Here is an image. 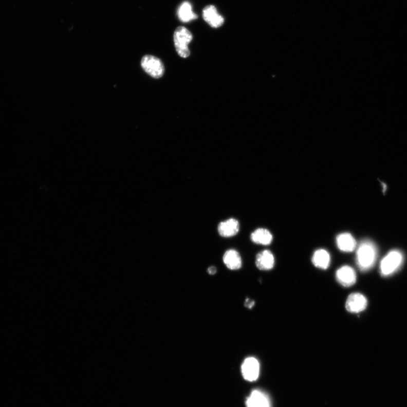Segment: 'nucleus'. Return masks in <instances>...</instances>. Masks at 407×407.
<instances>
[{"label": "nucleus", "instance_id": "0eeeda50", "mask_svg": "<svg viewBox=\"0 0 407 407\" xmlns=\"http://www.w3.org/2000/svg\"><path fill=\"white\" fill-rule=\"evenodd\" d=\"M202 17L211 27L217 28L224 24V17L218 13L216 8L213 5H208L203 9Z\"/></svg>", "mask_w": 407, "mask_h": 407}, {"label": "nucleus", "instance_id": "f8f14e48", "mask_svg": "<svg viewBox=\"0 0 407 407\" xmlns=\"http://www.w3.org/2000/svg\"><path fill=\"white\" fill-rule=\"evenodd\" d=\"M337 245L341 251L344 252H350L355 250L356 242L349 233H343L339 234L336 239Z\"/></svg>", "mask_w": 407, "mask_h": 407}, {"label": "nucleus", "instance_id": "4468645a", "mask_svg": "<svg viewBox=\"0 0 407 407\" xmlns=\"http://www.w3.org/2000/svg\"><path fill=\"white\" fill-rule=\"evenodd\" d=\"M179 20L183 23H188L196 20L198 16L192 11L191 4L188 2L181 4L177 10Z\"/></svg>", "mask_w": 407, "mask_h": 407}, {"label": "nucleus", "instance_id": "39448f33", "mask_svg": "<svg viewBox=\"0 0 407 407\" xmlns=\"http://www.w3.org/2000/svg\"><path fill=\"white\" fill-rule=\"evenodd\" d=\"M242 373L246 380L251 382L256 381L260 373L258 361L253 357L246 359L242 365Z\"/></svg>", "mask_w": 407, "mask_h": 407}, {"label": "nucleus", "instance_id": "6e6552de", "mask_svg": "<svg viewBox=\"0 0 407 407\" xmlns=\"http://www.w3.org/2000/svg\"><path fill=\"white\" fill-rule=\"evenodd\" d=\"M336 279L339 284L345 287L353 286L357 279L355 270L349 266H343L336 272Z\"/></svg>", "mask_w": 407, "mask_h": 407}, {"label": "nucleus", "instance_id": "ddd939ff", "mask_svg": "<svg viewBox=\"0 0 407 407\" xmlns=\"http://www.w3.org/2000/svg\"><path fill=\"white\" fill-rule=\"evenodd\" d=\"M223 261L226 267L230 270H238L242 267V262L238 252L234 250L226 251L224 255Z\"/></svg>", "mask_w": 407, "mask_h": 407}, {"label": "nucleus", "instance_id": "2eb2a0df", "mask_svg": "<svg viewBox=\"0 0 407 407\" xmlns=\"http://www.w3.org/2000/svg\"><path fill=\"white\" fill-rule=\"evenodd\" d=\"M312 263L316 267L325 270L329 268L330 265V254L322 249L317 250L313 254Z\"/></svg>", "mask_w": 407, "mask_h": 407}, {"label": "nucleus", "instance_id": "423d86ee", "mask_svg": "<svg viewBox=\"0 0 407 407\" xmlns=\"http://www.w3.org/2000/svg\"><path fill=\"white\" fill-rule=\"evenodd\" d=\"M367 305V299L360 293L350 294L346 302V308L350 313H357L363 312Z\"/></svg>", "mask_w": 407, "mask_h": 407}, {"label": "nucleus", "instance_id": "20e7f679", "mask_svg": "<svg viewBox=\"0 0 407 407\" xmlns=\"http://www.w3.org/2000/svg\"><path fill=\"white\" fill-rule=\"evenodd\" d=\"M141 66L149 75L156 79L162 77L165 71L162 62L151 55L143 57L141 61Z\"/></svg>", "mask_w": 407, "mask_h": 407}, {"label": "nucleus", "instance_id": "f257e3e1", "mask_svg": "<svg viewBox=\"0 0 407 407\" xmlns=\"http://www.w3.org/2000/svg\"><path fill=\"white\" fill-rule=\"evenodd\" d=\"M377 249L370 241L362 242L356 253V263L361 271L370 270L374 266L377 258Z\"/></svg>", "mask_w": 407, "mask_h": 407}, {"label": "nucleus", "instance_id": "1a4fd4ad", "mask_svg": "<svg viewBox=\"0 0 407 407\" xmlns=\"http://www.w3.org/2000/svg\"><path fill=\"white\" fill-rule=\"evenodd\" d=\"M240 225L238 220L230 218L220 223L218 226L219 234L224 237H230L236 235L239 231Z\"/></svg>", "mask_w": 407, "mask_h": 407}, {"label": "nucleus", "instance_id": "9b49d317", "mask_svg": "<svg viewBox=\"0 0 407 407\" xmlns=\"http://www.w3.org/2000/svg\"><path fill=\"white\" fill-rule=\"evenodd\" d=\"M247 407H270L267 395L259 390H254L246 401Z\"/></svg>", "mask_w": 407, "mask_h": 407}, {"label": "nucleus", "instance_id": "a211bd4d", "mask_svg": "<svg viewBox=\"0 0 407 407\" xmlns=\"http://www.w3.org/2000/svg\"><path fill=\"white\" fill-rule=\"evenodd\" d=\"M217 272V269L214 267H211L208 269V273L210 275H214Z\"/></svg>", "mask_w": 407, "mask_h": 407}, {"label": "nucleus", "instance_id": "dca6fc26", "mask_svg": "<svg viewBox=\"0 0 407 407\" xmlns=\"http://www.w3.org/2000/svg\"><path fill=\"white\" fill-rule=\"evenodd\" d=\"M251 239L256 244L268 245L272 242L273 236L267 229L261 228L253 232Z\"/></svg>", "mask_w": 407, "mask_h": 407}, {"label": "nucleus", "instance_id": "f03ea898", "mask_svg": "<svg viewBox=\"0 0 407 407\" xmlns=\"http://www.w3.org/2000/svg\"><path fill=\"white\" fill-rule=\"evenodd\" d=\"M191 32L183 26L177 28L174 33V43L177 52L181 58H187L190 55L188 45L192 41Z\"/></svg>", "mask_w": 407, "mask_h": 407}, {"label": "nucleus", "instance_id": "9d476101", "mask_svg": "<svg viewBox=\"0 0 407 407\" xmlns=\"http://www.w3.org/2000/svg\"><path fill=\"white\" fill-rule=\"evenodd\" d=\"M274 257L272 253L264 250L257 254L256 258L257 268L261 270H269L274 267Z\"/></svg>", "mask_w": 407, "mask_h": 407}, {"label": "nucleus", "instance_id": "7ed1b4c3", "mask_svg": "<svg viewBox=\"0 0 407 407\" xmlns=\"http://www.w3.org/2000/svg\"><path fill=\"white\" fill-rule=\"evenodd\" d=\"M403 261V254L398 251L389 252L384 257L380 265V271L383 276L393 274L401 267Z\"/></svg>", "mask_w": 407, "mask_h": 407}, {"label": "nucleus", "instance_id": "f3484780", "mask_svg": "<svg viewBox=\"0 0 407 407\" xmlns=\"http://www.w3.org/2000/svg\"><path fill=\"white\" fill-rule=\"evenodd\" d=\"M245 306L249 309L252 308L254 305V302L250 298H247L245 303Z\"/></svg>", "mask_w": 407, "mask_h": 407}]
</instances>
